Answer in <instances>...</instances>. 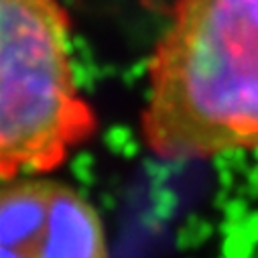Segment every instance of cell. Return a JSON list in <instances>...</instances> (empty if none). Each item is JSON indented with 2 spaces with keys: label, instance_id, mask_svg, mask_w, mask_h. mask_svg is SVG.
<instances>
[{
  "label": "cell",
  "instance_id": "6da1fadb",
  "mask_svg": "<svg viewBox=\"0 0 258 258\" xmlns=\"http://www.w3.org/2000/svg\"><path fill=\"white\" fill-rule=\"evenodd\" d=\"M141 137L165 161L258 149V0H175Z\"/></svg>",
  "mask_w": 258,
  "mask_h": 258
},
{
  "label": "cell",
  "instance_id": "3957f363",
  "mask_svg": "<svg viewBox=\"0 0 258 258\" xmlns=\"http://www.w3.org/2000/svg\"><path fill=\"white\" fill-rule=\"evenodd\" d=\"M0 258H110L104 222L66 181H0Z\"/></svg>",
  "mask_w": 258,
  "mask_h": 258
},
{
  "label": "cell",
  "instance_id": "7a4b0ae2",
  "mask_svg": "<svg viewBox=\"0 0 258 258\" xmlns=\"http://www.w3.org/2000/svg\"><path fill=\"white\" fill-rule=\"evenodd\" d=\"M70 33L59 0H0V181L59 169L98 131Z\"/></svg>",
  "mask_w": 258,
  "mask_h": 258
}]
</instances>
